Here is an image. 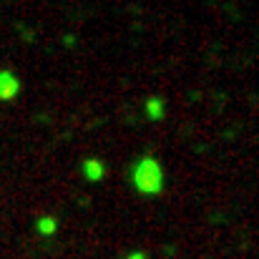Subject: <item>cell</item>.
Listing matches in <instances>:
<instances>
[{
	"instance_id": "1",
	"label": "cell",
	"mask_w": 259,
	"mask_h": 259,
	"mask_svg": "<svg viewBox=\"0 0 259 259\" xmlns=\"http://www.w3.org/2000/svg\"><path fill=\"white\" fill-rule=\"evenodd\" d=\"M128 181L131 189L144 196V199H156L164 194L166 189V171L164 164L159 161V156L154 154H141L134 159L131 169H128Z\"/></svg>"
},
{
	"instance_id": "2",
	"label": "cell",
	"mask_w": 259,
	"mask_h": 259,
	"mask_svg": "<svg viewBox=\"0 0 259 259\" xmlns=\"http://www.w3.org/2000/svg\"><path fill=\"white\" fill-rule=\"evenodd\" d=\"M20 91H23L20 76L15 71H10V68H0V101L10 103V101H15L20 96Z\"/></svg>"
},
{
	"instance_id": "3",
	"label": "cell",
	"mask_w": 259,
	"mask_h": 259,
	"mask_svg": "<svg viewBox=\"0 0 259 259\" xmlns=\"http://www.w3.org/2000/svg\"><path fill=\"white\" fill-rule=\"evenodd\" d=\"M106 161L103 159H98V156H88L81 161V176L86 179L88 184H101L103 179H106Z\"/></svg>"
},
{
	"instance_id": "4",
	"label": "cell",
	"mask_w": 259,
	"mask_h": 259,
	"mask_svg": "<svg viewBox=\"0 0 259 259\" xmlns=\"http://www.w3.org/2000/svg\"><path fill=\"white\" fill-rule=\"evenodd\" d=\"M144 113L151 123H159L166 118V98L164 96H149L144 101Z\"/></svg>"
},
{
	"instance_id": "5",
	"label": "cell",
	"mask_w": 259,
	"mask_h": 259,
	"mask_svg": "<svg viewBox=\"0 0 259 259\" xmlns=\"http://www.w3.org/2000/svg\"><path fill=\"white\" fill-rule=\"evenodd\" d=\"M35 234L38 237H43V239H53L56 234H58V217H53V214H40L38 219H35Z\"/></svg>"
},
{
	"instance_id": "6",
	"label": "cell",
	"mask_w": 259,
	"mask_h": 259,
	"mask_svg": "<svg viewBox=\"0 0 259 259\" xmlns=\"http://www.w3.org/2000/svg\"><path fill=\"white\" fill-rule=\"evenodd\" d=\"M123 259H149V254H146L144 249H134V252H128Z\"/></svg>"
}]
</instances>
